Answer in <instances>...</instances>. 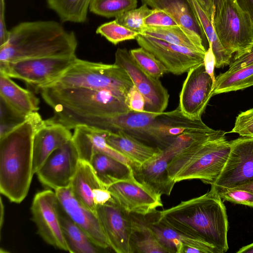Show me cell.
Instances as JSON below:
<instances>
[{
    "instance_id": "1",
    "label": "cell",
    "mask_w": 253,
    "mask_h": 253,
    "mask_svg": "<svg viewBox=\"0 0 253 253\" xmlns=\"http://www.w3.org/2000/svg\"><path fill=\"white\" fill-rule=\"evenodd\" d=\"M156 212L166 224L212 246L220 253L228 250L226 208L213 188L202 196Z\"/></svg>"
},
{
    "instance_id": "2",
    "label": "cell",
    "mask_w": 253,
    "mask_h": 253,
    "mask_svg": "<svg viewBox=\"0 0 253 253\" xmlns=\"http://www.w3.org/2000/svg\"><path fill=\"white\" fill-rule=\"evenodd\" d=\"M43 120L38 112L0 137V192L10 202L20 203L26 197L34 175V134Z\"/></svg>"
},
{
    "instance_id": "3",
    "label": "cell",
    "mask_w": 253,
    "mask_h": 253,
    "mask_svg": "<svg viewBox=\"0 0 253 253\" xmlns=\"http://www.w3.org/2000/svg\"><path fill=\"white\" fill-rule=\"evenodd\" d=\"M75 33L53 20L21 22L9 30L7 42L0 47V62L76 55Z\"/></svg>"
},
{
    "instance_id": "4",
    "label": "cell",
    "mask_w": 253,
    "mask_h": 253,
    "mask_svg": "<svg viewBox=\"0 0 253 253\" xmlns=\"http://www.w3.org/2000/svg\"><path fill=\"white\" fill-rule=\"evenodd\" d=\"M39 90L52 108L55 119L66 126L80 118L114 116L130 111L125 101L107 90L49 86Z\"/></svg>"
},
{
    "instance_id": "5",
    "label": "cell",
    "mask_w": 253,
    "mask_h": 253,
    "mask_svg": "<svg viewBox=\"0 0 253 253\" xmlns=\"http://www.w3.org/2000/svg\"><path fill=\"white\" fill-rule=\"evenodd\" d=\"M230 141L226 137L197 140L173 157L168 164L170 178L176 183L199 179L212 184L220 174L228 157Z\"/></svg>"
},
{
    "instance_id": "6",
    "label": "cell",
    "mask_w": 253,
    "mask_h": 253,
    "mask_svg": "<svg viewBox=\"0 0 253 253\" xmlns=\"http://www.w3.org/2000/svg\"><path fill=\"white\" fill-rule=\"evenodd\" d=\"M133 85L126 71L115 63L94 62L77 58L61 76L45 86L107 90L125 102L126 94Z\"/></svg>"
},
{
    "instance_id": "7",
    "label": "cell",
    "mask_w": 253,
    "mask_h": 253,
    "mask_svg": "<svg viewBox=\"0 0 253 253\" xmlns=\"http://www.w3.org/2000/svg\"><path fill=\"white\" fill-rule=\"evenodd\" d=\"M160 113L134 112L114 116L80 118L68 125L70 129L84 125L112 132L123 131L141 141L163 145Z\"/></svg>"
},
{
    "instance_id": "8",
    "label": "cell",
    "mask_w": 253,
    "mask_h": 253,
    "mask_svg": "<svg viewBox=\"0 0 253 253\" xmlns=\"http://www.w3.org/2000/svg\"><path fill=\"white\" fill-rule=\"evenodd\" d=\"M212 21L223 47L230 54L235 53L234 59L250 51L253 45V22L235 0H225Z\"/></svg>"
},
{
    "instance_id": "9",
    "label": "cell",
    "mask_w": 253,
    "mask_h": 253,
    "mask_svg": "<svg viewBox=\"0 0 253 253\" xmlns=\"http://www.w3.org/2000/svg\"><path fill=\"white\" fill-rule=\"evenodd\" d=\"M76 55L0 62V72L39 90L61 76L76 61Z\"/></svg>"
},
{
    "instance_id": "10",
    "label": "cell",
    "mask_w": 253,
    "mask_h": 253,
    "mask_svg": "<svg viewBox=\"0 0 253 253\" xmlns=\"http://www.w3.org/2000/svg\"><path fill=\"white\" fill-rule=\"evenodd\" d=\"M60 205L55 192L45 190L35 195L31 211L32 220L41 238L49 245L68 251L60 220Z\"/></svg>"
},
{
    "instance_id": "11",
    "label": "cell",
    "mask_w": 253,
    "mask_h": 253,
    "mask_svg": "<svg viewBox=\"0 0 253 253\" xmlns=\"http://www.w3.org/2000/svg\"><path fill=\"white\" fill-rule=\"evenodd\" d=\"M115 64L123 68L133 84L145 100V111L161 113L167 108L169 94L159 79L144 71L134 61L126 48H118L115 54Z\"/></svg>"
},
{
    "instance_id": "12",
    "label": "cell",
    "mask_w": 253,
    "mask_h": 253,
    "mask_svg": "<svg viewBox=\"0 0 253 253\" xmlns=\"http://www.w3.org/2000/svg\"><path fill=\"white\" fill-rule=\"evenodd\" d=\"M230 144L225 165L211 185L234 189L253 183V137L242 136Z\"/></svg>"
},
{
    "instance_id": "13",
    "label": "cell",
    "mask_w": 253,
    "mask_h": 253,
    "mask_svg": "<svg viewBox=\"0 0 253 253\" xmlns=\"http://www.w3.org/2000/svg\"><path fill=\"white\" fill-rule=\"evenodd\" d=\"M138 44L153 54L168 72L179 75L204 62L205 53L148 36L139 34Z\"/></svg>"
},
{
    "instance_id": "14",
    "label": "cell",
    "mask_w": 253,
    "mask_h": 253,
    "mask_svg": "<svg viewBox=\"0 0 253 253\" xmlns=\"http://www.w3.org/2000/svg\"><path fill=\"white\" fill-rule=\"evenodd\" d=\"M107 189L119 206L131 214L144 216L163 207L162 195L138 181L133 174L112 183Z\"/></svg>"
},
{
    "instance_id": "15",
    "label": "cell",
    "mask_w": 253,
    "mask_h": 253,
    "mask_svg": "<svg viewBox=\"0 0 253 253\" xmlns=\"http://www.w3.org/2000/svg\"><path fill=\"white\" fill-rule=\"evenodd\" d=\"M179 94V108L182 114L192 120H201L212 96L214 82L206 71L204 62L188 72Z\"/></svg>"
},
{
    "instance_id": "16",
    "label": "cell",
    "mask_w": 253,
    "mask_h": 253,
    "mask_svg": "<svg viewBox=\"0 0 253 253\" xmlns=\"http://www.w3.org/2000/svg\"><path fill=\"white\" fill-rule=\"evenodd\" d=\"M96 213L110 248L117 253H132L131 240L134 226L133 216L119 206L114 199L97 206Z\"/></svg>"
},
{
    "instance_id": "17",
    "label": "cell",
    "mask_w": 253,
    "mask_h": 253,
    "mask_svg": "<svg viewBox=\"0 0 253 253\" xmlns=\"http://www.w3.org/2000/svg\"><path fill=\"white\" fill-rule=\"evenodd\" d=\"M80 157L72 138L54 150L36 172L41 183L54 189L70 186Z\"/></svg>"
},
{
    "instance_id": "18",
    "label": "cell",
    "mask_w": 253,
    "mask_h": 253,
    "mask_svg": "<svg viewBox=\"0 0 253 253\" xmlns=\"http://www.w3.org/2000/svg\"><path fill=\"white\" fill-rule=\"evenodd\" d=\"M59 205L66 214L101 249L110 245L97 213L94 212L73 195L70 186L55 190Z\"/></svg>"
},
{
    "instance_id": "19",
    "label": "cell",
    "mask_w": 253,
    "mask_h": 253,
    "mask_svg": "<svg viewBox=\"0 0 253 253\" xmlns=\"http://www.w3.org/2000/svg\"><path fill=\"white\" fill-rule=\"evenodd\" d=\"M156 211L143 218L147 225L169 253H220L212 246L183 234L160 220Z\"/></svg>"
},
{
    "instance_id": "20",
    "label": "cell",
    "mask_w": 253,
    "mask_h": 253,
    "mask_svg": "<svg viewBox=\"0 0 253 253\" xmlns=\"http://www.w3.org/2000/svg\"><path fill=\"white\" fill-rule=\"evenodd\" d=\"M70 129L54 117L43 120L34 134L32 169L36 173L48 156L56 149L72 139Z\"/></svg>"
},
{
    "instance_id": "21",
    "label": "cell",
    "mask_w": 253,
    "mask_h": 253,
    "mask_svg": "<svg viewBox=\"0 0 253 253\" xmlns=\"http://www.w3.org/2000/svg\"><path fill=\"white\" fill-rule=\"evenodd\" d=\"M107 131L84 125L75 127L72 140L78 150L80 159L89 162L93 154L100 153L129 165L132 169L134 164L108 143L106 139Z\"/></svg>"
},
{
    "instance_id": "22",
    "label": "cell",
    "mask_w": 253,
    "mask_h": 253,
    "mask_svg": "<svg viewBox=\"0 0 253 253\" xmlns=\"http://www.w3.org/2000/svg\"><path fill=\"white\" fill-rule=\"evenodd\" d=\"M171 158L163 149L157 155L132 168L134 177L156 193L170 195L175 183L170 178L168 164Z\"/></svg>"
},
{
    "instance_id": "23",
    "label": "cell",
    "mask_w": 253,
    "mask_h": 253,
    "mask_svg": "<svg viewBox=\"0 0 253 253\" xmlns=\"http://www.w3.org/2000/svg\"><path fill=\"white\" fill-rule=\"evenodd\" d=\"M152 9L158 8L168 13L187 34L208 43L204 32L189 0H141Z\"/></svg>"
},
{
    "instance_id": "24",
    "label": "cell",
    "mask_w": 253,
    "mask_h": 253,
    "mask_svg": "<svg viewBox=\"0 0 253 253\" xmlns=\"http://www.w3.org/2000/svg\"><path fill=\"white\" fill-rule=\"evenodd\" d=\"M106 139L110 145L130 160L135 166L145 163L159 154L163 150L159 147H152L145 144L121 131L116 132L108 131Z\"/></svg>"
},
{
    "instance_id": "25",
    "label": "cell",
    "mask_w": 253,
    "mask_h": 253,
    "mask_svg": "<svg viewBox=\"0 0 253 253\" xmlns=\"http://www.w3.org/2000/svg\"><path fill=\"white\" fill-rule=\"evenodd\" d=\"M70 187L74 197L88 209L96 213L97 207L93 198L99 188H105L102 184L90 164L80 160Z\"/></svg>"
},
{
    "instance_id": "26",
    "label": "cell",
    "mask_w": 253,
    "mask_h": 253,
    "mask_svg": "<svg viewBox=\"0 0 253 253\" xmlns=\"http://www.w3.org/2000/svg\"><path fill=\"white\" fill-rule=\"evenodd\" d=\"M0 98L26 117L39 109V99L33 92L22 88L11 78L0 72Z\"/></svg>"
},
{
    "instance_id": "27",
    "label": "cell",
    "mask_w": 253,
    "mask_h": 253,
    "mask_svg": "<svg viewBox=\"0 0 253 253\" xmlns=\"http://www.w3.org/2000/svg\"><path fill=\"white\" fill-rule=\"evenodd\" d=\"M89 163L106 189L112 183L133 174L130 166L102 153L93 154Z\"/></svg>"
},
{
    "instance_id": "28",
    "label": "cell",
    "mask_w": 253,
    "mask_h": 253,
    "mask_svg": "<svg viewBox=\"0 0 253 253\" xmlns=\"http://www.w3.org/2000/svg\"><path fill=\"white\" fill-rule=\"evenodd\" d=\"M140 35L150 36L165 42L206 53L205 43L187 34L180 26H146Z\"/></svg>"
},
{
    "instance_id": "29",
    "label": "cell",
    "mask_w": 253,
    "mask_h": 253,
    "mask_svg": "<svg viewBox=\"0 0 253 253\" xmlns=\"http://www.w3.org/2000/svg\"><path fill=\"white\" fill-rule=\"evenodd\" d=\"M60 220L62 232L71 253H97L99 248L62 210L60 209Z\"/></svg>"
},
{
    "instance_id": "30",
    "label": "cell",
    "mask_w": 253,
    "mask_h": 253,
    "mask_svg": "<svg viewBox=\"0 0 253 253\" xmlns=\"http://www.w3.org/2000/svg\"><path fill=\"white\" fill-rule=\"evenodd\" d=\"M195 14L204 32L209 44H211L216 60L215 67L230 65L232 55L228 53L220 43L215 32L212 21L197 0H189Z\"/></svg>"
},
{
    "instance_id": "31",
    "label": "cell",
    "mask_w": 253,
    "mask_h": 253,
    "mask_svg": "<svg viewBox=\"0 0 253 253\" xmlns=\"http://www.w3.org/2000/svg\"><path fill=\"white\" fill-rule=\"evenodd\" d=\"M253 85V63L238 70L220 73L215 78L212 96Z\"/></svg>"
},
{
    "instance_id": "32",
    "label": "cell",
    "mask_w": 253,
    "mask_h": 253,
    "mask_svg": "<svg viewBox=\"0 0 253 253\" xmlns=\"http://www.w3.org/2000/svg\"><path fill=\"white\" fill-rule=\"evenodd\" d=\"M92 0H46L48 7L63 22L83 23L86 21Z\"/></svg>"
},
{
    "instance_id": "33",
    "label": "cell",
    "mask_w": 253,
    "mask_h": 253,
    "mask_svg": "<svg viewBox=\"0 0 253 253\" xmlns=\"http://www.w3.org/2000/svg\"><path fill=\"white\" fill-rule=\"evenodd\" d=\"M133 217L134 226L131 240L133 253H169L147 225L144 218Z\"/></svg>"
},
{
    "instance_id": "34",
    "label": "cell",
    "mask_w": 253,
    "mask_h": 253,
    "mask_svg": "<svg viewBox=\"0 0 253 253\" xmlns=\"http://www.w3.org/2000/svg\"><path fill=\"white\" fill-rule=\"evenodd\" d=\"M137 5V0H92L89 10L98 16L116 18Z\"/></svg>"
},
{
    "instance_id": "35",
    "label": "cell",
    "mask_w": 253,
    "mask_h": 253,
    "mask_svg": "<svg viewBox=\"0 0 253 253\" xmlns=\"http://www.w3.org/2000/svg\"><path fill=\"white\" fill-rule=\"evenodd\" d=\"M129 51L136 63L152 77L159 79L168 72L165 66L153 54L145 49L140 47Z\"/></svg>"
},
{
    "instance_id": "36",
    "label": "cell",
    "mask_w": 253,
    "mask_h": 253,
    "mask_svg": "<svg viewBox=\"0 0 253 253\" xmlns=\"http://www.w3.org/2000/svg\"><path fill=\"white\" fill-rule=\"evenodd\" d=\"M153 9L149 8L146 4L140 7L129 10L115 18V20L120 24L141 34L146 27L145 18L150 14Z\"/></svg>"
},
{
    "instance_id": "37",
    "label": "cell",
    "mask_w": 253,
    "mask_h": 253,
    "mask_svg": "<svg viewBox=\"0 0 253 253\" xmlns=\"http://www.w3.org/2000/svg\"><path fill=\"white\" fill-rule=\"evenodd\" d=\"M96 33L115 45L124 41L136 39L139 35L120 24L115 20L101 25L97 28Z\"/></svg>"
},
{
    "instance_id": "38",
    "label": "cell",
    "mask_w": 253,
    "mask_h": 253,
    "mask_svg": "<svg viewBox=\"0 0 253 253\" xmlns=\"http://www.w3.org/2000/svg\"><path fill=\"white\" fill-rule=\"evenodd\" d=\"M0 137L22 123L27 116H24L15 111L0 98Z\"/></svg>"
},
{
    "instance_id": "39",
    "label": "cell",
    "mask_w": 253,
    "mask_h": 253,
    "mask_svg": "<svg viewBox=\"0 0 253 253\" xmlns=\"http://www.w3.org/2000/svg\"><path fill=\"white\" fill-rule=\"evenodd\" d=\"M223 201L242 204L253 207V193L249 191L234 188L229 189L211 185Z\"/></svg>"
},
{
    "instance_id": "40",
    "label": "cell",
    "mask_w": 253,
    "mask_h": 253,
    "mask_svg": "<svg viewBox=\"0 0 253 253\" xmlns=\"http://www.w3.org/2000/svg\"><path fill=\"white\" fill-rule=\"evenodd\" d=\"M230 132L238 133L241 136L253 137V108L238 115L234 126Z\"/></svg>"
},
{
    "instance_id": "41",
    "label": "cell",
    "mask_w": 253,
    "mask_h": 253,
    "mask_svg": "<svg viewBox=\"0 0 253 253\" xmlns=\"http://www.w3.org/2000/svg\"><path fill=\"white\" fill-rule=\"evenodd\" d=\"M144 24L146 26L157 27L178 25L168 13L158 8L153 9L152 13L145 18Z\"/></svg>"
},
{
    "instance_id": "42",
    "label": "cell",
    "mask_w": 253,
    "mask_h": 253,
    "mask_svg": "<svg viewBox=\"0 0 253 253\" xmlns=\"http://www.w3.org/2000/svg\"><path fill=\"white\" fill-rule=\"evenodd\" d=\"M125 103L130 111L139 112L145 111V98L134 84L126 94Z\"/></svg>"
},
{
    "instance_id": "43",
    "label": "cell",
    "mask_w": 253,
    "mask_h": 253,
    "mask_svg": "<svg viewBox=\"0 0 253 253\" xmlns=\"http://www.w3.org/2000/svg\"><path fill=\"white\" fill-rule=\"evenodd\" d=\"M253 63V45L250 51L239 57L238 58L233 59L229 65V68L227 71L231 72L239 69H241Z\"/></svg>"
},
{
    "instance_id": "44",
    "label": "cell",
    "mask_w": 253,
    "mask_h": 253,
    "mask_svg": "<svg viewBox=\"0 0 253 253\" xmlns=\"http://www.w3.org/2000/svg\"><path fill=\"white\" fill-rule=\"evenodd\" d=\"M5 8V0H0V47L7 42L9 35L6 26Z\"/></svg>"
},
{
    "instance_id": "45",
    "label": "cell",
    "mask_w": 253,
    "mask_h": 253,
    "mask_svg": "<svg viewBox=\"0 0 253 253\" xmlns=\"http://www.w3.org/2000/svg\"><path fill=\"white\" fill-rule=\"evenodd\" d=\"M204 64L206 72L215 82V77L214 76V70L216 65V60L211 44H209L208 48L205 53Z\"/></svg>"
},
{
    "instance_id": "46",
    "label": "cell",
    "mask_w": 253,
    "mask_h": 253,
    "mask_svg": "<svg viewBox=\"0 0 253 253\" xmlns=\"http://www.w3.org/2000/svg\"><path fill=\"white\" fill-rule=\"evenodd\" d=\"M239 7L247 13L253 22V0H235Z\"/></svg>"
},
{
    "instance_id": "47",
    "label": "cell",
    "mask_w": 253,
    "mask_h": 253,
    "mask_svg": "<svg viewBox=\"0 0 253 253\" xmlns=\"http://www.w3.org/2000/svg\"><path fill=\"white\" fill-rule=\"evenodd\" d=\"M208 16L212 20L214 9L212 0H197Z\"/></svg>"
},
{
    "instance_id": "48",
    "label": "cell",
    "mask_w": 253,
    "mask_h": 253,
    "mask_svg": "<svg viewBox=\"0 0 253 253\" xmlns=\"http://www.w3.org/2000/svg\"><path fill=\"white\" fill-rule=\"evenodd\" d=\"M237 253H253V243L240 248Z\"/></svg>"
},
{
    "instance_id": "49",
    "label": "cell",
    "mask_w": 253,
    "mask_h": 253,
    "mask_svg": "<svg viewBox=\"0 0 253 253\" xmlns=\"http://www.w3.org/2000/svg\"><path fill=\"white\" fill-rule=\"evenodd\" d=\"M224 0H212L214 9V14L219 10Z\"/></svg>"
},
{
    "instance_id": "50",
    "label": "cell",
    "mask_w": 253,
    "mask_h": 253,
    "mask_svg": "<svg viewBox=\"0 0 253 253\" xmlns=\"http://www.w3.org/2000/svg\"><path fill=\"white\" fill-rule=\"evenodd\" d=\"M4 221V206L2 203L1 198L0 199V230L2 229L3 223Z\"/></svg>"
},
{
    "instance_id": "51",
    "label": "cell",
    "mask_w": 253,
    "mask_h": 253,
    "mask_svg": "<svg viewBox=\"0 0 253 253\" xmlns=\"http://www.w3.org/2000/svg\"><path fill=\"white\" fill-rule=\"evenodd\" d=\"M237 188L246 190L253 193V183H251Z\"/></svg>"
}]
</instances>
